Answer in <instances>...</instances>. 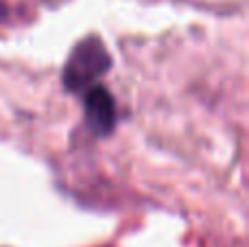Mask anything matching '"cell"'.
I'll use <instances>...</instances> for the list:
<instances>
[{
	"mask_svg": "<svg viewBox=\"0 0 249 247\" xmlns=\"http://www.w3.org/2000/svg\"><path fill=\"white\" fill-rule=\"evenodd\" d=\"M112 59L96 35L81 39L77 46L72 48L68 61L64 68V86L68 92H81L90 90L101 77L109 70Z\"/></svg>",
	"mask_w": 249,
	"mask_h": 247,
	"instance_id": "obj_1",
	"label": "cell"
},
{
	"mask_svg": "<svg viewBox=\"0 0 249 247\" xmlns=\"http://www.w3.org/2000/svg\"><path fill=\"white\" fill-rule=\"evenodd\" d=\"M86 123L96 136H109L116 127V103L105 88L92 86L86 92Z\"/></svg>",
	"mask_w": 249,
	"mask_h": 247,
	"instance_id": "obj_2",
	"label": "cell"
}]
</instances>
